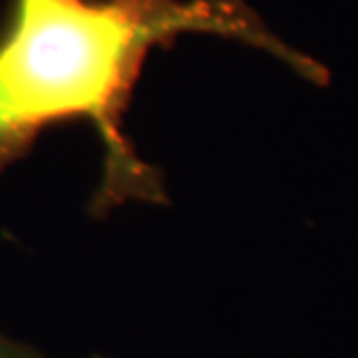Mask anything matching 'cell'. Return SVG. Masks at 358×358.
I'll return each instance as SVG.
<instances>
[{
    "mask_svg": "<svg viewBox=\"0 0 358 358\" xmlns=\"http://www.w3.org/2000/svg\"><path fill=\"white\" fill-rule=\"evenodd\" d=\"M186 31L268 45L240 7L214 0H12L0 35V170L47 126L87 119L105 152L96 210L163 200L124 135V112L152 47Z\"/></svg>",
    "mask_w": 358,
    "mask_h": 358,
    "instance_id": "1",
    "label": "cell"
},
{
    "mask_svg": "<svg viewBox=\"0 0 358 358\" xmlns=\"http://www.w3.org/2000/svg\"><path fill=\"white\" fill-rule=\"evenodd\" d=\"M0 358H45V356H40L38 352H33V349L0 335Z\"/></svg>",
    "mask_w": 358,
    "mask_h": 358,
    "instance_id": "2",
    "label": "cell"
}]
</instances>
